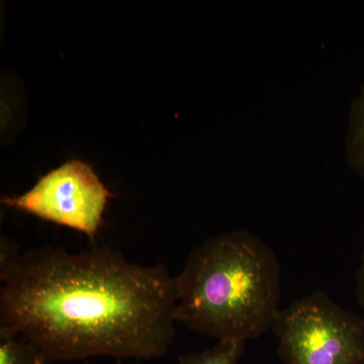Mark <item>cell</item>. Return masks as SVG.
<instances>
[{
  "label": "cell",
  "mask_w": 364,
  "mask_h": 364,
  "mask_svg": "<svg viewBox=\"0 0 364 364\" xmlns=\"http://www.w3.org/2000/svg\"><path fill=\"white\" fill-rule=\"evenodd\" d=\"M0 326L33 342L49 363L109 355L161 358L173 342L176 280L112 248L45 247L0 272Z\"/></svg>",
  "instance_id": "cell-1"
},
{
  "label": "cell",
  "mask_w": 364,
  "mask_h": 364,
  "mask_svg": "<svg viewBox=\"0 0 364 364\" xmlns=\"http://www.w3.org/2000/svg\"><path fill=\"white\" fill-rule=\"evenodd\" d=\"M279 261L245 230L221 233L189 254L176 280V321L223 341L258 338L280 312Z\"/></svg>",
  "instance_id": "cell-2"
},
{
  "label": "cell",
  "mask_w": 364,
  "mask_h": 364,
  "mask_svg": "<svg viewBox=\"0 0 364 364\" xmlns=\"http://www.w3.org/2000/svg\"><path fill=\"white\" fill-rule=\"evenodd\" d=\"M284 364H364V317L322 291L280 310L272 327Z\"/></svg>",
  "instance_id": "cell-3"
},
{
  "label": "cell",
  "mask_w": 364,
  "mask_h": 364,
  "mask_svg": "<svg viewBox=\"0 0 364 364\" xmlns=\"http://www.w3.org/2000/svg\"><path fill=\"white\" fill-rule=\"evenodd\" d=\"M112 195L90 165L70 160L43 176L20 196H6L7 207L71 228L95 241Z\"/></svg>",
  "instance_id": "cell-4"
},
{
  "label": "cell",
  "mask_w": 364,
  "mask_h": 364,
  "mask_svg": "<svg viewBox=\"0 0 364 364\" xmlns=\"http://www.w3.org/2000/svg\"><path fill=\"white\" fill-rule=\"evenodd\" d=\"M16 336L9 328L0 326V364H49L37 345L26 337Z\"/></svg>",
  "instance_id": "cell-5"
},
{
  "label": "cell",
  "mask_w": 364,
  "mask_h": 364,
  "mask_svg": "<svg viewBox=\"0 0 364 364\" xmlns=\"http://www.w3.org/2000/svg\"><path fill=\"white\" fill-rule=\"evenodd\" d=\"M347 154L351 168L364 177V85L352 102Z\"/></svg>",
  "instance_id": "cell-6"
},
{
  "label": "cell",
  "mask_w": 364,
  "mask_h": 364,
  "mask_svg": "<svg viewBox=\"0 0 364 364\" xmlns=\"http://www.w3.org/2000/svg\"><path fill=\"white\" fill-rule=\"evenodd\" d=\"M245 350V342L223 340L213 348L179 356V364H238Z\"/></svg>",
  "instance_id": "cell-7"
},
{
  "label": "cell",
  "mask_w": 364,
  "mask_h": 364,
  "mask_svg": "<svg viewBox=\"0 0 364 364\" xmlns=\"http://www.w3.org/2000/svg\"><path fill=\"white\" fill-rule=\"evenodd\" d=\"M355 298L364 312V250L361 255V263L355 275Z\"/></svg>",
  "instance_id": "cell-8"
},
{
  "label": "cell",
  "mask_w": 364,
  "mask_h": 364,
  "mask_svg": "<svg viewBox=\"0 0 364 364\" xmlns=\"http://www.w3.org/2000/svg\"><path fill=\"white\" fill-rule=\"evenodd\" d=\"M119 364H121V363H119Z\"/></svg>",
  "instance_id": "cell-9"
}]
</instances>
